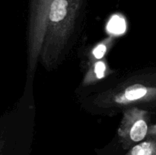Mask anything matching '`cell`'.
Listing matches in <instances>:
<instances>
[{
    "mask_svg": "<svg viewBox=\"0 0 156 155\" xmlns=\"http://www.w3.org/2000/svg\"><path fill=\"white\" fill-rule=\"evenodd\" d=\"M126 155H156V140L145 141L134 146Z\"/></svg>",
    "mask_w": 156,
    "mask_h": 155,
    "instance_id": "obj_1",
    "label": "cell"
},
{
    "mask_svg": "<svg viewBox=\"0 0 156 155\" xmlns=\"http://www.w3.org/2000/svg\"><path fill=\"white\" fill-rule=\"evenodd\" d=\"M148 132L147 123L143 119H139L133 124L129 131L130 139L134 142L142 141Z\"/></svg>",
    "mask_w": 156,
    "mask_h": 155,
    "instance_id": "obj_2",
    "label": "cell"
},
{
    "mask_svg": "<svg viewBox=\"0 0 156 155\" xmlns=\"http://www.w3.org/2000/svg\"><path fill=\"white\" fill-rule=\"evenodd\" d=\"M126 22L125 20L122 17L113 16L108 22L107 29L108 32L113 33V34H123L126 31Z\"/></svg>",
    "mask_w": 156,
    "mask_h": 155,
    "instance_id": "obj_3",
    "label": "cell"
},
{
    "mask_svg": "<svg viewBox=\"0 0 156 155\" xmlns=\"http://www.w3.org/2000/svg\"><path fill=\"white\" fill-rule=\"evenodd\" d=\"M148 90L142 84H134L129 86L125 91L124 96L126 100H135L145 97L147 94Z\"/></svg>",
    "mask_w": 156,
    "mask_h": 155,
    "instance_id": "obj_4",
    "label": "cell"
},
{
    "mask_svg": "<svg viewBox=\"0 0 156 155\" xmlns=\"http://www.w3.org/2000/svg\"><path fill=\"white\" fill-rule=\"evenodd\" d=\"M105 53H106V46L103 44L98 45L93 50V54L97 59H101Z\"/></svg>",
    "mask_w": 156,
    "mask_h": 155,
    "instance_id": "obj_5",
    "label": "cell"
},
{
    "mask_svg": "<svg viewBox=\"0 0 156 155\" xmlns=\"http://www.w3.org/2000/svg\"><path fill=\"white\" fill-rule=\"evenodd\" d=\"M95 73L96 75L98 78H101L105 75V65L104 62H98L96 63L95 65Z\"/></svg>",
    "mask_w": 156,
    "mask_h": 155,
    "instance_id": "obj_6",
    "label": "cell"
},
{
    "mask_svg": "<svg viewBox=\"0 0 156 155\" xmlns=\"http://www.w3.org/2000/svg\"><path fill=\"white\" fill-rule=\"evenodd\" d=\"M151 134H152V135H153L154 136H156V126H153L152 131H151Z\"/></svg>",
    "mask_w": 156,
    "mask_h": 155,
    "instance_id": "obj_7",
    "label": "cell"
}]
</instances>
